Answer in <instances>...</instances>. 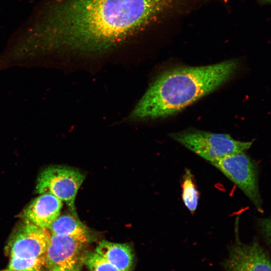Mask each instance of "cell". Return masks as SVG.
<instances>
[{
  "label": "cell",
  "mask_w": 271,
  "mask_h": 271,
  "mask_svg": "<svg viewBox=\"0 0 271 271\" xmlns=\"http://www.w3.org/2000/svg\"><path fill=\"white\" fill-rule=\"evenodd\" d=\"M95 251L106 258L120 271H132L134 254L131 247L126 243H119L103 240Z\"/></svg>",
  "instance_id": "cell-10"
},
{
  "label": "cell",
  "mask_w": 271,
  "mask_h": 271,
  "mask_svg": "<svg viewBox=\"0 0 271 271\" xmlns=\"http://www.w3.org/2000/svg\"><path fill=\"white\" fill-rule=\"evenodd\" d=\"M85 243L66 235L51 234L45 253L48 271H81Z\"/></svg>",
  "instance_id": "cell-6"
},
{
  "label": "cell",
  "mask_w": 271,
  "mask_h": 271,
  "mask_svg": "<svg viewBox=\"0 0 271 271\" xmlns=\"http://www.w3.org/2000/svg\"><path fill=\"white\" fill-rule=\"evenodd\" d=\"M51 234L49 229L25 220L10 240L8 243L10 256L44 257Z\"/></svg>",
  "instance_id": "cell-8"
},
{
  "label": "cell",
  "mask_w": 271,
  "mask_h": 271,
  "mask_svg": "<svg viewBox=\"0 0 271 271\" xmlns=\"http://www.w3.org/2000/svg\"><path fill=\"white\" fill-rule=\"evenodd\" d=\"M181 187L182 199L184 204L190 212L193 214L198 205L199 193L194 177L189 169H186L185 170Z\"/></svg>",
  "instance_id": "cell-12"
},
{
  "label": "cell",
  "mask_w": 271,
  "mask_h": 271,
  "mask_svg": "<svg viewBox=\"0 0 271 271\" xmlns=\"http://www.w3.org/2000/svg\"><path fill=\"white\" fill-rule=\"evenodd\" d=\"M265 1H268V2H271V0H264Z\"/></svg>",
  "instance_id": "cell-17"
},
{
  "label": "cell",
  "mask_w": 271,
  "mask_h": 271,
  "mask_svg": "<svg viewBox=\"0 0 271 271\" xmlns=\"http://www.w3.org/2000/svg\"><path fill=\"white\" fill-rule=\"evenodd\" d=\"M44 268L45 257L20 258L11 256L8 269L15 271H44Z\"/></svg>",
  "instance_id": "cell-13"
},
{
  "label": "cell",
  "mask_w": 271,
  "mask_h": 271,
  "mask_svg": "<svg viewBox=\"0 0 271 271\" xmlns=\"http://www.w3.org/2000/svg\"><path fill=\"white\" fill-rule=\"evenodd\" d=\"M83 264L86 266L89 271H120L95 251L85 253Z\"/></svg>",
  "instance_id": "cell-14"
},
{
  "label": "cell",
  "mask_w": 271,
  "mask_h": 271,
  "mask_svg": "<svg viewBox=\"0 0 271 271\" xmlns=\"http://www.w3.org/2000/svg\"><path fill=\"white\" fill-rule=\"evenodd\" d=\"M0 271H8V269H5V270H0Z\"/></svg>",
  "instance_id": "cell-16"
},
{
  "label": "cell",
  "mask_w": 271,
  "mask_h": 271,
  "mask_svg": "<svg viewBox=\"0 0 271 271\" xmlns=\"http://www.w3.org/2000/svg\"><path fill=\"white\" fill-rule=\"evenodd\" d=\"M210 164L241 190L257 211L263 213L256 161L244 152L226 156Z\"/></svg>",
  "instance_id": "cell-4"
},
{
  "label": "cell",
  "mask_w": 271,
  "mask_h": 271,
  "mask_svg": "<svg viewBox=\"0 0 271 271\" xmlns=\"http://www.w3.org/2000/svg\"><path fill=\"white\" fill-rule=\"evenodd\" d=\"M49 230L51 234L68 236L85 244L93 238L90 229L73 214L59 216Z\"/></svg>",
  "instance_id": "cell-11"
},
{
  "label": "cell",
  "mask_w": 271,
  "mask_h": 271,
  "mask_svg": "<svg viewBox=\"0 0 271 271\" xmlns=\"http://www.w3.org/2000/svg\"><path fill=\"white\" fill-rule=\"evenodd\" d=\"M238 66L237 61L230 60L165 71L150 84L128 120L142 121L174 115L227 82Z\"/></svg>",
  "instance_id": "cell-2"
},
{
  "label": "cell",
  "mask_w": 271,
  "mask_h": 271,
  "mask_svg": "<svg viewBox=\"0 0 271 271\" xmlns=\"http://www.w3.org/2000/svg\"><path fill=\"white\" fill-rule=\"evenodd\" d=\"M178 0H61L24 38L33 58L57 53L97 55L128 40Z\"/></svg>",
  "instance_id": "cell-1"
},
{
  "label": "cell",
  "mask_w": 271,
  "mask_h": 271,
  "mask_svg": "<svg viewBox=\"0 0 271 271\" xmlns=\"http://www.w3.org/2000/svg\"><path fill=\"white\" fill-rule=\"evenodd\" d=\"M170 137L210 163L231 154L246 152L253 142L236 140L229 134L188 129Z\"/></svg>",
  "instance_id": "cell-3"
},
{
  "label": "cell",
  "mask_w": 271,
  "mask_h": 271,
  "mask_svg": "<svg viewBox=\"0 0 271 271\" xmlns=\"http://www.w3.org/2000/svg\"><path fill=\"white\" fill-rule=\"evenodd\" d=\"M235 224V240L229 249L224 267L225 271H271V258L257 240L242 242Z\"/></svg>",
  "instance_id": "cell-7"
},
{
  "label": "cell",
  "mask_w": 271,
  "mask_h": 271,
  "mask_svg": "<svg viewBox=\"0 0 271 271\" xmlns=\"http://www.w3.org/2000/svg\"><path fill=\"white\" fill-rule=\"evenodd\" d=\"M85 177L84 174L79 170L72 167L51 166L40 174L36 191L41 194L50 193L64 201L72 214L77 216L75 200Z\"/></svg>",
  "instance_id": "cell-5"
},
{
  "label": "cell",
  "mask_w": 271,
  "mask_h": 271,
  "mask_svg": "<svg viewBox=\"0 0 271 271\" xmlns=\"http://www.w3.org/2000/svg\"><path fill=\"white\" fill-rule=\"evenodd\" d=\"M62 202L50 193L41 194L25 210L24 215L25 220L49 229L60 215Z\"/></svg>",
  "instance_id": "cell-9"
},
{
  "label": "cell",
  "mask_w": 271,
  "mask_h": 271,
  "mask_svg": "<svg viewBox=\"0 0 271 271\" xmlns=\"http://www.w3.org/2000/svg\"><path fill=\"white\" fill-rule=\"evenodd\" d=\"M257 225L262 238L271 249V217L259 219Z\"/></svg>",
  "instance_id": "cell-15"
}]
</instances>
